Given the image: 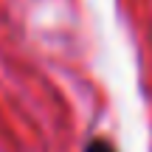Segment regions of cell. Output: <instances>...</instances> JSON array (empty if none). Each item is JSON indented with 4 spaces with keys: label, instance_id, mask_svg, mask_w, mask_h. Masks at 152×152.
Segmentation results:
<instances>
[{
    "label": "cell",
    "instance_id": "1",
    "mask_svg": "<svg viewBox=\"0 0 152 152\" xmlns=\"http://www.w3.org/2000/svg\"><path fill=\"white\" fill-rule=\"evenodd\" d=\"M82 152H118L113 147V141H107V138H102V135H96V138H90V141L85 144V149Z\"/></svg>",
    "mask_w": 152,
    "mask_h": 152
}]
</instances>
